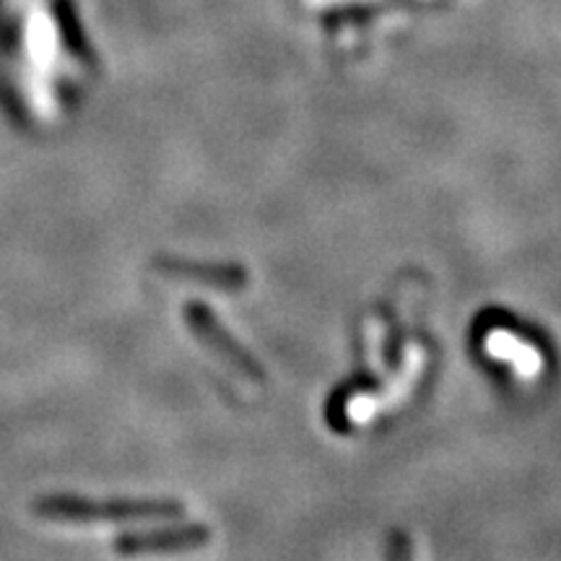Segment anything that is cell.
<instances>
[{"mask_svg":"<svg viewBox=\"0 0 561 561\" xmlns=\"http://www.w3.org/2000/svg\"><path fill=\"white\" fill-rule=\"evenodd\" d=\"M39 515L55 523H159L180 520L182 504L164 500H117L91 502L73 496H55L39 502Z\"/></svg>","mask_w":561,"mask_h":561,"instance_id":"cell-1","label":"cell"},{"mask_svg":"<svg viewBox=\"0 0 561 561\" xmlns=\"http://www.w3.org/2000/svg\"><path fill=\"white\" fill-rule=\"evenodd\" d=\"M185 322L191 325L195 339H198L221 364H227V367L234 369L242 380H250V382L265 380L261 364L252 359V354H248L240 343L224 331V325L214 318V312L206 310L203 305H191L185 307Z\"/></svg>","mask_w":561,"mask_h":561,"instance_id":"cell-2","label":"cell"},{"mask_svg":"<svg viewBox=\"0 0 561 561\" xmlns=\"http://www.w3.org/2000/svg\"><path fill=\"white\" fill-rule=\"evenodd\" d=\"M210 541V530L206 525H174L164 530L130 533L117 538L115 551L123 557H151V553H180L203 549Z\"/></svg>","mask_w":561,"mask_h":561,"instance_id":"cell-3","label":"cell"},{"mask_svg":"<svg viewBox=\"0 0 561 561\" xmlns=\"http://www.w3.org/2000/svg\"><path fill=\"white\" fill-rule=\"evenodd\" d=\"M161 276L174 280H191V284L214 286V289L237 291L248 286V273L240 265H216V263H195L178 261V257H164L157 263Z\"/></svg>","mask_w":561,"mask_h":561,"instance_id":"cell-4","label":"cell"},{"mask_svg":"<svg viewBox=\"0 0 561 561\" xmlns=\"http://www.w3.org/2000/svg\"><path fill=\"white\" fill-rule=\"evenodd\" d=\"M388 561H413L411 559V546L405 541V536H392L390 541V549H388Z\"/></svg>","mask_w":561,"mask_h":561,"instance_id":"cell-5","label":"cell"}]
</instances>
